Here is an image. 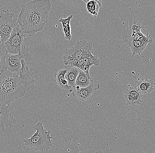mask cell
Segmentation results:
<instances>
[{
    "instance_id": "1",
    "label": "cell",
    "mask_w": 155,
    "mask_h": 153,
    "mask_svg": "<svg viewBox=\"0 0 155 153\" xmlns=\"http://www.w3.org/2000/svg\"><path fill=\"white\" fill-rule=\"evenodd\" d=\"M34 72L18 75L8 70L0 73V104L10 105L35 88Z\"/></svg>"
},
{
    "instance_id": "2",
    "label": "cell",
    "mask_w": 155,
    "mask_h": 153,
    "mask_svg": "<svg viewBox=\"0 0 155 153\" xmlns=\"http://www.w3.org/2000/svg\"><path fill=\"white\" fill-rule=\"evenodd\" d=\"M17 18L21 30L26 35H35L43 30L48 22V13L51 9L49 0H34L21 5Z\"/></svg>"
},
{
    "instance_id": "3",
    "label": "cell",
    "mask_w": 155,
    "mask_h": 153,
    "mask_svg": "<svg viewBox=\"0 0 155 153\" xmlns=\"http://www.w3.org/2000/svg\"><path fill=\"white\" fill-rule=\"evenodd\" d=\"M34 129L36 132L30 138L24 139V145L29 150H35L36 152L49 150L53 147L51 131L45 129L41 122L38 123Z\"/></svg>"
},
{
    "instance_id": "4",
    "label": "cell",
    "mask_w": 155,
    "mask_h": 153,
    "mask_svg": "<svg viewBox=\"0 0 155 153\" xmlns=\"http://www.w3.org/2000/svg\"><path fill=\"white\" fill-rule=\"evenodd\" d=\"M93 52L92 42L85 39L78 41L74 46L66 49L63 56V62L66 66H69L72 63L83 58L87 54Z\"/></svg>"
},
{
    "instance_id": "5",
    "label": "cell",
    "mask_w": 155,
    "mask_h": 153,
    "mask_svg": "<svg viewBox=\"0 0 155 153\" xmlns=\"http://www.w3.org/2000/svg\"><path fill=\"white\" fill-rule=\"evenodd\" d=\"M22 60H25L29 65H31V62L32 61L31 56L29 53L28 48L24 44L18 55H11L7 53L5 70H8L19 75L22 68L21 61Z\"/></svg>"
},
{
    "instance_id": "6",
    "label": "cell",
    "mask_w": 155,
    "mask_h": 153,
    "mask_svg": "<svg viewBox=\"0 0 155 153\" xmlns=\"http://www.w3.org/2000/svg\"><path fill=\"white\" fill-rule=\"evenodd\" d=\"M14 28L11 34L4 43L7 52L11 55H18L24 44L26 35L23 32L18 24L17 18H13Z\"/></svg>"
},
{
    "instance_id": "7",
    "label": "cell",
    "mask_w": 155,
    "mask_h": 153,
    "mask_svg": "<svg viewBox=\"0 0 155 153\" xmlns=\"http://www.w3.org/2000/svg\"><path fill=\"white\" fill-rule=\"evenodd\" d=\"M14 14L9 11L2 10L0 12V35L1 42L5 43L8 39L14 28Z\"/></svg>"
},
{
    "instance_id": "8",
    "label": "cell",
    "mask_w": 155,
    "mask_h": 153,
    "mask_svg": "<svg viewBox=\"0 0 155 153\" xmlns=\"http://www.w3.org/2000/svg\"><path fill=\"white\" fill-rule=\"evenodd\" d=\"M15 107L12 105L0 104V129L5 131L7 128H12L16 124L14 118Z\"/></svg>"
},
{
    "instance_id": "9",
    "label": "cell",
    "mask_w": 155,
    "mask_h": 153,
    "mask_svg": "<svg viewBox=\"0 0 155 153\" xmlns=\"http://www.w3.org/2000/svg\"><path fill=\"white\" fill-rule=\"evenodd\" d=\"M141 28L138 25L134 18H131L129 21V26L124 31L123 42L128 45L134 41H138L143 37L144 35L141 32Z\"/></svg>"
},
{
    "instance_id": "10",
    "label": "cell",
    "mask_w": 155,
    "mask_h": 153,
    "mask_svg": "<svg viewBox=\"0 0 155 153\" xmlns=\"http://www.w3.org/2000/svg\"><path fill=\"white\" fill-rule=\"evenodd\" d=\"M100 88V84H94V82H92L86 88H80L78 86H75L71 93L79 101L83 102L91 99L93 94L95 91L99 89Z\"/></svg>"
},
{
    "instance_id": "11",
    "label": "cell",
    "mask_w": 155,
    "mask_h": 153,
    "mask_svg": "<svg viewBox=\"0 0 155 153\" xmlns=\"http://www.w3.org/2000/svg\"><path fill=\"white\" fill-rule=\"evenodd\" d=\"M124 95L126 105L135 106L137 105L141 104L143 101V95L137 90L136 86H129L125 91Z\"/></svg>"
},
{
    "instance_id": "12",
    "label": "cell",
    "mask_w": 155,
    "mask_h": 153,
    "mask_svg": "<svg viewBox=\"0 0 155 153\" xmlns=\"http://www.w3.org/2000/svg\"><path fill=\"white\" fill-rule=\"evenodd\" d=\"M83 59L84 68L82 71L86 73L89 79L93 81L90 76L89 71L92 66H99L101 64L100 60L98 58L97 55H93L92 53H89L85 55L83 57Z\"/></svg>"
},
{
    "instance_id": "13",
    "label": "cell",
    "mask_w": 155,
    "mask_h": 153,
    "mask_svg": "<svg viewBox=\"0 0 155 153\" xmlns=\"http://www.w3.org/2000/svg\"><path fill=\"white\" fill-rule=\"evenodd\" d=\"M137 88L142 95L149 96L153 90L154 83L150 79H142L135 81Z\"/></svg>"
},
{
    "instance_id": "14",
    "label": "cell",
    "mask_w": 155,
    "mask_h": 153,
    "mask_svg": "<svg viewBox=\"0 0 155 153\" xmlns=\"http://www.w3.org/2000/svg\"><path fill=\"white\" fill-rule=\"evenodd\" d=\"M67 72L66 68L60 70L54 74L55 81L61 88L71 92V89L69 87L68 81L65 79V75Z\"/></svg>"
},
{
    "instance_id": "15",
    "label": "cell",
    "mask_w": 155,
    "mask_h": 153,
    "mask_svg": "<svg viewBox=\"0 0 155 153\" xmlns=\"http://www.w3.org/2000/svg\"><path fill=\"white\" fill-rule=\"evenodd\" d=\"M66 69L67 72L65 75V79L68 81L69 87L72 91L75 81L79 74V69L72 67H67Z\"/></svg>"
},
{
    "instance_id": "16",
    "label": "cell",
    "mask_w": 155,
    "mask_h": 153,
    "mask_svg": "<svg viewBox=\"0 0 155 153\" xmlns=\"http://www.w3.org/2000/svg\"><path fill=\"white\" fill-rule=\"evenodd\" d=\"M127 45L128 48H130L132 51V57H134L136 55H141L147 45L143 43L140 40H138L132 42Z\"/></svg>"
},
{
    "instance_id": "17",
    "label": "cell",
    "mask_w": 155,
    "mask_h": 153,
    "mask_svg": "<svg viewBox=\"0 0 155 153\" xmlns=\"http://www.w3.org/2000/svg\"><path fill=\"white\" fill-rule=\"evenodd\" d=\"M73 15H69L66 19L61 18L59 20V22L61 23L63 26V32L64 34L65 39L67 40H71L72 38L71 31L70 21L72 19Z\"/></svg>"
},
{
    "instance_id": "18",
    "label": "cell",
    "mask_w": 155,
    "mask_h": 153,
    "mask_svg": "<svg viewBox=\"0 0 155 153\" xmlns=\"http://www.w3.org/2000/svg\"><path fill=\"white\" fill-rule=\"evenodd\" d=\"M87 4L88 12L96 17L100 9H101V1H83Z\"/></svg>"
},
{
    "instance_id": "19",
    "label": "cell",
    "mask_w": 155,
    "mask_h": 153,
    "mask_svg": "<svg viewBox=\"0 0 155 153\" xmlns=\"http://www.w3.org/2000/svg\"><path fill=\"white\" fill-rule=\"evenodd\" d=\"M92 82L93 81L89 79L87 75L83 71L79 69V74L75 81L74 87L78 86L80 88H86L89 86Z\"/></svg>"
},
{
    "instance_id": "20",
    "label": "cell",
    "mask_w": 155,
    "mask_h": 153,
    "mask_svg": "<svg viewBox=\"0 0 155 153\" xmlns=\"http://www.w3.org/2000/svg\"><path fill=\"white\" fill-rule=\"evenodd\" d=\"M7 52L4 43H0V73L5 70Z\"/></svg>"
},
{
    "instance_id": "21",
    "label": "cell",
    "mask_w": 155,
    "mask_h": 153,
    "mask_svg": "<svg viewBox=\"0 0 155 153\" xmlns=\"http://www.w3.org/2000/svg\"><path fill=\"white\" fill-rule=\"evenodd\" d=\"M67 67H72L77 68L78 69L82 71L83 68H84L83 58L76 61V62H74L72 63V64L70 65L69 66Z\"/></svg>"
},
{
    "instance_id": "22",
    "label": "cell",
    "mask_w": 155,
    "mask_h": 153,
    "mask_svg": "<svg viewBox=\"0 0 155 153\" xmlns=\"http://www.w3.org/2000/svg\"><path fill=\"white\" fill-rule=\"evenodd\" d=\"M1 35H0V43H1Z\"/></svg>"
}]
</instances>
